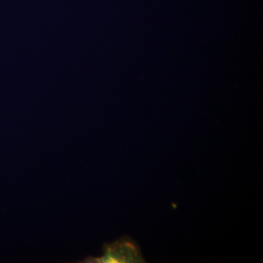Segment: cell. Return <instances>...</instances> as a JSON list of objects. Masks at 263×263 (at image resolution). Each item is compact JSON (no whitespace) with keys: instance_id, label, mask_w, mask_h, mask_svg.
I'll use <instances>...</instances> for the list:
<instances>
[{"instance_id":"1","label":"cell","mask_w":263,"mask_h":263,"mask_svg":"<svg viewBox=\"0 0 263 263\" xmlns=\"http://www.w3.org/2000/svg\"><path fill=\"white\" fill-rule=\"evenodd\" d=\"M103 249L104 253L102 257H88L81 262H145L139 246L129 237H123L114 243H106Z\"/></svg>"}]
</instances>
